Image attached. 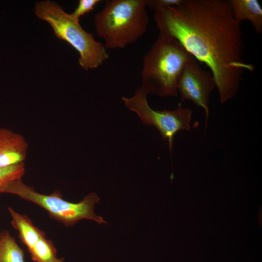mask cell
I'll return each instance as SVG.
<instances>
[{"mask_svg":"<svg viewBox=\"0 0 262 262\" xmlns=\"http://www.w3.org/2000/svg\"><path fill=\"white\" fill-rule=\"evenodd\" d=\"M153 11L159 33L175 38L209 68L220 103L233 98L244 72L255 67L244 60L241 24L227 0H183L178 5Z\"/></svg>","mask_w":262,"mask_h":262,"instance_id":"6da1fadb","label":"cell"},{"mask_svg":"<svg viewBox=\"0 0 262 262\" xmlns=\"http://www.w3.org/2000/svg\"><path fill=\"white\" fill-rule=\"evenodd\" d=\"M191 56L175 38L159 33L143 57L140 87L147 95L177 96L179 80Z\"/></svg>","mask_w":262,"mask_h":262,"instance_id":"7a4b0ae2","label":"cell"},{"mask_svg":"<svg viewBox=\"0 0 262 262\" xmlns=\"http://www.w3.org/2000/svg\"><path fill=\"white\" fill-rule=\"evenodd\" d=\"M146 0H110L95 16L98 35L106 48L123 49L136 42L147 30Z\"/></svg>","mask_w":262,"mask_h":262,"instance_id":"3957f363","label":"cell"},{"mask_svg":"<svg viewBox=\"0 0 262 262\" xmlns=\"http://www.w3.org/2000/svg\"><path fill=\"white\" fill-rule=\"evenodd\" d=\"M35 13L52 28L56 37L70 45L79 53V63L86 70L97 68L109 57L104 44L97 41L92 34L85 31L79 22L53 1L37 2Z\"/></svg>","mask_w":262,"mask_h":262,"instance_id":"277c9868","label":"cell"},{"mask_svg":"<svg viewBox=\"0 0 262 262\" xmlns=\"http://www.w3.org/2000/svg\"><path fill=\"white\" fill-rule=\"evenodd\" d=\"M3 193L16 195L40 206L52 218L66 226H73L84 219L92 220L100 224L107 223L94 211V205L99 201V197L95 193L87 195L79 202L73 203L64 199L58 191L50 195L41 194L19 179L9 184Z\"/></svg>","mask_w":262,"mask_h":262,"instance_id":"5b68a950","label":"cell"},{"mask_svg":"<svg viewBox=\"0 0 262 262\" xmlns=\"http://www.w3.org/2000/svg\"><path fill=\"white\" fill-rule=\"evenodd\" d=\"M147 96L140 87L132 97H123L122 99L128 109L138 115L143 123L155 126L163 139H168L171 151L175 134L180 130L190 131L192 112L189 108H182L180 104L173 111L153 110Z\"/></svg>","mask_w":262,"mask_h":262,"instance_id":"8992f818","label":"cell"},{"mask_svg":"<svg viewBox=\"0 0 262 262\" xmlns=\"http://www.w3.org/2000/svg\"><path fill=\"white\" fill-rule=\"evenodd\" d=\"M216 87L211 73L203 69L192 56L183 68L178 82V91L180 93L181 101L190 100L203 108L206 126L209 114V97Z\"/></svg>","mask_w":262,"mask_h":262,"instance_id":"52a82bcc","label":"cell"},{"mask_svg":"<svg viewBox=\"0 0 262 262\" xmlns=\"http://www.w3.org/2000/svg\"><path fill=\"white\" fill-rule=\"evenodd\" d=\"M28 148V143L23 136L0 128V167L24 163Z\"/></svg>","mask_w":262,"mask_h":262,"instance_id":"ba28073f","label":"cell"},{"mask_svg":"<svg viewBox=\"0 0 262 262\" xmlns=\"http://www.w3.org/2000/svg\"><path fill=\"white\" fill-rule=\"evenodd\" d=\"M235 19L239 23L249 20L255 30L262 33V8L257 0H228Z\"/></svg>","mask_w":262,"mask_h":262,"instance_id":"9c48e42d","label":"cell"},{"mask_svg":"<svg viewBox=\"0 0 262 262\" xmlns=\"http://www.w3.org/2000/svg\"><path fill=\"white\" fill-rule=\"evenodd\" d=\"M8 210L11 216L12 227L19 232L20 241L30 249L45 232L35 227L26 215L20 214L11 207Z\"/></svg>","mask_w":262,"mask_h":262,"instance_id":"30bf717a","label":"cell"},{"mask_svg":"<svg viewBox=\"0 0 262 262\" xmlns=\"http://www.w3.org/2000/svg\"><path fill=\"white\" fill-rule=\"evenodd\" d=\"M0 262H25L24 251L7 230L0 232Z\"/></svg>","mask_w":262,"mask_h":262,"instance_id":"8fae6325","label":"cell"},{"mask_svg":"<svg viewBox=\"0 0 262 262\" xmlns=\"http://www.w3.org/2000/svg\"><path fill=\"white\" fill-rule=\"evenodd\" d=\"M34 262H54L57 259V250L45 234L41 236L29 250Z\"/></svg>","mask_w":262,"mask_h":262,"instance_id":"7c38bea8","label":"cell"},{"mask_svg":"<svg viewBox=\"0 0 262 262\" xmlns=\"http://www.w3.org/2000/svg\"><path fill=\"white\" fill-rule=\"evenodd\" d=\"M25 172L24 163L0 167V194L13 181L21 179Z\"/></svg>","mask_w":262,"mask_h":262,"instance_id":"4fadbf2b","label":"cell"},{"mask_svg":"<svg viewBox=\"0 0 262 262\" xmlns=\"http://www.w3.org/2000/svg\"><path fill=\"white\" fill-rule=\"evenodd\" d=\"M100 1L101 0H80L77 8L69 15L73 20L79 22L80 17L93 10L95 5Z\"/></svg>","mask_w":262,"mask_h":262,"instance_id":"5bb4252c","label":"cell"},{"mask_svg":"<svg viewBox=\"0 0 262 262\" xmlns=\"http://www.w3.org/2000/svg\"><path fill=\"white\" fill-rule=\"evenodd\" d=\"M183 0H146L147 6L151 10L179 5Z\"/></svg>","mask_w":262,"mask_h":262,"instance_id":"9a60e30c","label":"cell"},{"mask_svg":"<svg viewBox=\"0 0 262 262\" xmlns=\"http://www.w3.org/2000/svg\"><path fill=\"white\" fill-rule=\"evenodd\" d=\"M54 262H64V258H57Z\"/></svg>","mask_w":262,"mask_h":262,"instance_id":"2e32d148","label":"cell"}]
</instances>
